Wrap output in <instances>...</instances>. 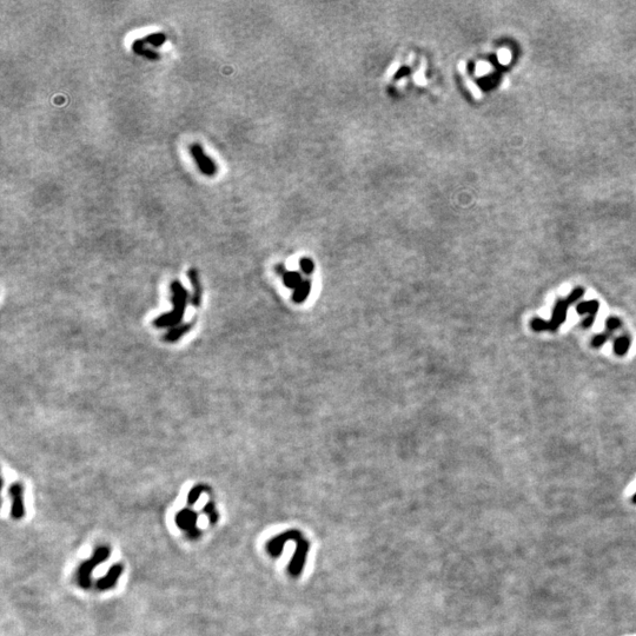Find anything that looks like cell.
Masks as SVG:
<instances>
[{
	"label": "cell",
	"mask_w": 636,
	"mask_h": 636,
	"mask_svg": "<svg viewBox=\"0 0 636 636\" xmlns=\"http://www.w3.org/2000/svg\"><path fill=\"white\" fill-rule=\"evenodd\" d=\"M583 295V290L581 288L574 289L572 293L567 298L558 299L555 303L554 309H552V315L550 320H548V330L549 331H556L562 324L564 323L567 318L568 309L570 305L575 303L577 299H580Z\"/></svg>",
	"instance_id": "2"
},
{
	"label": "cell",
	"mask_w": 636,
	"mask_h": 636,
	"mask_svg": "<svg viewBox=\"0 0 636 636\" xmlns=\"http://www.w3.org/2000/svg\"><path fill=\"white\" fill-rule=\"evenodd\" d=\"M8 495L12 497V508H11V516L19 520L25 514L24 509V487L20 483L15 482L12 483L8 488Z\"/></svg>",
	"instance_id": "7"
},
{
	"label": "cell",
	"mask_w": 636,
	"mask_h": 636,
	"mask_svg": "<svg viewBox=\"0 0 636 636\" xmlns=\"http://www.w3.org/2000/svg\"><path fill=\"white\" fill-rule=\"evenodd\" d=\"M196 522H197L196 512L190 510V509H184V510H182L177 515V518H176V523H177V526L181 527L182 529H187V528L194 527Z\"/></svg>",
	"instance_id": "11"
},
{
	"label": "cell",
	"mask_w": 636,
	"mask_h": 636,
	"mask_svg": "<svg viewBox=\"0 0 636 636\" xmlns=\"http://www.w3.org/2000/svg\"><path fill=\"white\" fill-rule=\"evenodd\" d=\"M204 511H205L206 514H208V512H209L210 516H211L212 522H215L216 520H218V515L216 514L215 508H214V504H212V503H208V504L205 505V508H204Z\"/></svg>",
	"instance_id": "24"
},
{
	"label": "cell",
	"mask_w": 636,
	"mask_h": 636,
	"mask_svg": "<svg viewBox=\"0 0 636 636\" xmlns=\"http://www.w3.org/2000/svg\"><path fill=\"white\" fill-rule=\"evenodd\" d=\"M132 50H134V52L136 54L143 55V57L147 58V59H151V60L159 59V54L157 53V52H154L152 50H150V48L145 47V43H144L143 39L135 40L134 44H132Z\"/></svg>",
	"instance_id": "12"
},
{
	"label": "cell",
	"mask_w": 636,
	"mask_h": 636,
	"mask_svg": "<svg viewBox=\"0 0 636 636\" xmlns=\"http://www.w3.org/2000/svg\"><path fill=\"white\" fill-rule=\"evenodd\" d=\"M610 336H611V332H609V331H606L603 333H600V335L595 336V337L592 338V342H591L592 347H595V348L602 347V345L606 343L608 339L610 338Z\"/></svg>",
	"instance_id": "19"
},
{
	"label": "cell",
	"mask_w": 636,
	"mask_h": 636,
	"mask_svg": "<svg viewBox=\"0 0 636 636\" xmlns=\"http://www.w3.org/2000/svg\"><path fill=\"white\" fill-rule=\"evenodd\" d=\"M309 550H310V545H309L307 540L301 539L299 541H297L295 552H293V556L291 561H290L288 568L289 574L292 577H298L303 573L305 563H307Z\"/></svg>",
	"instance_id": "4"
},
{
	"label": "cell",
	"mask_w": 636,
	"mask_h": 636,
	"mask_svg": "<svg viewBox=\"0 0 636 636\" xmlns=\"http://www.w3.org/2000/svg\"><path fill=\"white\" fill-rule=\"evenodd\" d=\"M190 152H191V156L193 157L197 166H198L200 172H202L203 175L208 176V177H212V176L216 175V172H217V166H216L212 158H210L209 156H206L205 152H204L202 145L198 143L192 144L190 146Z\"/></svg>",
	"instance_id": "5"
},
{
	"label": "cell",
	"mask_w": 636,
	"mask_h": 636,
	"mask_svg": "<svg viewBox=\"0 0 636 636\" xmlns=\"http://www.w3.org/2000/svg\"><path fill=\"white\" fill-rule=\"evenodd\" d=\"M204 490H205V487H204V486H200V484H199V486L193 487L192 489L190 490L189 495H187V503H189L190 505H193L194 503H196L197 501H198L199 496L202 495Z\"/></svg>",
	"instance_id": "18"
},
{
	"label": "cell",
	"mask_w": 636,
	"mask_h": 636,
	"mask_svg": "<svg viewBox=\"0 0 636 636\" xmlns=\"http://www.w3.org/2000/svg\"><path fill=\"white\" fill-rule=\"evenodd\" d=\"M620 326H621V322H620L619 318L610 317V318H608V319H607V323H606L607 331H609V332L613 333L614 331H616V330L619 329Z\"/></svg>",
	"instance_id": "21"
},
{
	"label": "cell",
	"mask_w": 636,
	"mask_h": 636,
	"mask_svg": "<svg viewBox=\"0 0 636 636\" xmlns=\"http://www.w3.org/2000/svg\"><path fill=\"white\" fill-rule=\"evenodd\" d=\"M284 284L290 289H296L303 280L297 273H283Z\"/></svg>",
	"instance_id": "16"
},
{
	"label": "cell",
	"mask_w": 636,
	"mask_h": 636,
	"mask_svg": "<svg viewBox=\"0 0 636 636\" xmlns=\"http://www.w3.org/2000/svg\"><path fill=\"white\" fill-rule=\"evenodd\" d=\"M110 556V549L107 547L97 548L90 560L83 562L77 573V580L82 588L88 589L91 586V574L93 569L101 562L106 561Z\"/></svg>",
	"instance_id": "3"
},
{
	"label": "cell",
	"mask_w": 636,
	"mask_h": 636,
	"mask_svg": "<svg viewBox=\"0 0 636 636\" xmlns=\"http://www.w3.org/2000/svg\"><path fill=\"white\" fill-rule=\"evenodd\" d=\"M510 57H511L510 51L507 50V48H502V50H500V52H499V60L501 61V63H503V64L509 63V60H510Z\"/></svg>",
	"instance_id": "22"
},
{
	"label": "cell",
	"mask_w": 636,
	"mask_h": 636,
	"mask_svg": "<svg viewBox=\"0 0 636 636\" xmlns=\"http://www.w3.org/2000/svg\"><path fill=\"white\" fill-rule=\"evenodd\" d=\"M301 268H302V270H303L305 273H311V271H313V269H314V264H313V262L309 261V259H304V261H302Z\"/></svg>",
	"instance_id": "25"
},
{
	"label": "cell",
	"mask_w": 636,
	"mask_h": 636,
	"mask_svg": "<svg viewBox=\"0 0 636 636\" xmlns=\"http://www.w3.org/2000/svg\"><path fill=\"white\" fill-rule=\"evenodd\" d=\"M123 570H124V567L120 563H117L115 566L111 567L106 575L97 581V588L100 589V591H107V589H111L112 587H115L119 576L122 575Z\"/></svg>",
	"instance_id": "8"
},
{
	"label": "cell",
	"mask_w": 636,
	"mask_h": 636,
	"mask_svg": "<svg viewBox=\"0 0 636 636\" xmlns=\"http://www.w3.org/2000/svg\"><path fill=\"white\" fill-rule=\"evenodd\" d=\"M490 70H492V65H489L488 63H480L476 67V73L478 76L486 75Z\"/></svg>",
	"instance_id": "23"
},
{
	"label": "cell",
	"mask_w": 636,
	"mask_h": 636,
	"mask_svg": "<svg viewBox=\"0 0 636 636\" xmlns=\"http://www.w3.org/2000/svg\"><path fill=\"white\" fill-rule=\"evenodd\" d=\"M193 322L187 323V324H182V325L176 326V328L171 329L170 331L166 333L164 336V341L165 342H176L178 341L179 338L183 337L185 333H187L192 328Z\"/></svg>",
	"instance_id": "13"
},
{
	"label": "cell",
	"mask_w": 636,
	"mask_h": 636,
	"mask_svg": "<svg viewBox=\"0 0 636 636\" xmlns=\"http://www.w3.org/2000/svg\"><path fill=\"white\" fill-rule=\"evenodd\" d=\"M187 278L191 282V285L193 288V293L191 296V304L193 305L194 308H199L200 307V302H202V295H203V289H202V284H200V278H199V273L196 269H190L187 270Z\"/></svg>",
	"instance_id": "10"
},
{
	"label": "cell",
	"mask_w": 636,
	"mask_h": 636,
	"mask_svg": "<svg viewBox=\"0 0 636 636\" xmlns=\"http://www.w3.org/2000/svg\"><path fill=\"white\" fill-rule=\"evenodd\" d=\"M310 289H311L310 282H309V280H303V282L299 284L297 288L295 289V292H293V296H292L293 301H295L296 303H302V302H304L309 296Z\"/></svg>",
	"instance_id": "15"
},
{
	"label": "cell",
	"mask_w": 636,
	"mask_h": 636,
	"mask_svg": "<svg viewBox=\"0 0 636 636\" xmlns=\"http://www.w3.org/2000/svg\"><path fill=\"white\" fill-rule=\"evenodd\" d=\"M302 539L301 533L298 530H288V532L279 534L273 539H271L270 541L268 542L267 545V549L269 551V554L271 555L273 557H278L280 554H282L284 545H286L289 541H299Z\"/></svg>",
	"instance_id": "6"
},
{
	"label": "cell",
	"mask_w": 636,
	"mask_h": 636,
	"mask_svg": "<svg viewBox=\"0 0 636 636\" xmlns=\"http://www.w3.org/2000/svg\"><path fill=\"white\" fill-rule=\"evenodd\" d=\"M170 290L172 292L171 301L174 304V310L171 313L163 314L154 318L153 325L158 329L172 328V326L178 325L183 320L185 309H186L187 301H189V292L179 280H174L170 285Z\"/></svg>",
	"instance_id": "1"
},
{
	"label": "cell",
	"mask_w": 636,
	"mask_h": 636,
	"mask_svg": "<svg viewBox=\"0 0 636 636\" xmlns=\"http://www.w3.org/2000/svg\"><path fill=\"white\" fill-rule=\"evenodd\" d=\"M632 501H633V503H635V504H636V494H635L634 496H633V500H632Z\"/></svg>",
	"instance_id": "26"
},
{
	"label": "cell",
	"mask_w": 636,
	"mask_h": 636,
	"mask_svg": "<svg viewBox=\"0 0 636 636\" xmlns=\"http://www.w3.org/2000/svg\"><path fill=\"white\" fill-rule=\"evenodd\" d=\"M631 338L628 336L623 335L617 337L615 341H614V353H615L617 356H625V355L628 353L629 347H631Z\"/></svg>",
	"instance_id": "14"
},
{
	"label": "cell",
	"mask_w": 636,
	"mask_h": 636,
	"mask_svg": "<svg viewBox=\"0 0 636 636\" xmlns=\"http://www.w3.org/2000/svg\"><path fill=\"white\" fill-rule=\"evenodd\" d=\"M598 307L600 305H598L597 301H587L577 305V313L582 315V316L586 315V318L583 319V326L589 328V326H591L594 324L595 317H596V314L598 311Z\"/></svg>",
	"instance_id": "9"
},
{
	"label": "cell",
	"mask_w": 636,
	"mask_h": 636,
	"mask_svg": "<svg viewBox=\"0 0 636 636\" xmlns=\"http://www.w3.org/2000/svg\"><path fill=\"white\" fill-rule=\"evenodd\" d=\"M143 40L145 44H149L153 47H159L166 42V36L164 33H153V35L146 36Z\"/></svg>",
	"instance_id": "17"
},
{
	"label": "cell",
	"mask_w": 636,
	"mask_h": 636,
	"mask_svg": "<svg viewBox=\"0 0 636 636\" xmlns=\"http://www.w3.org/2000/svg\"><path fill=\"white\" fill-rule=\"evenodd\" d=\"M530 325L535 331H545V330H548V320L542 319V318H534Z\"/></svg>",
	"instance_id": "20"
}]
</instances>
